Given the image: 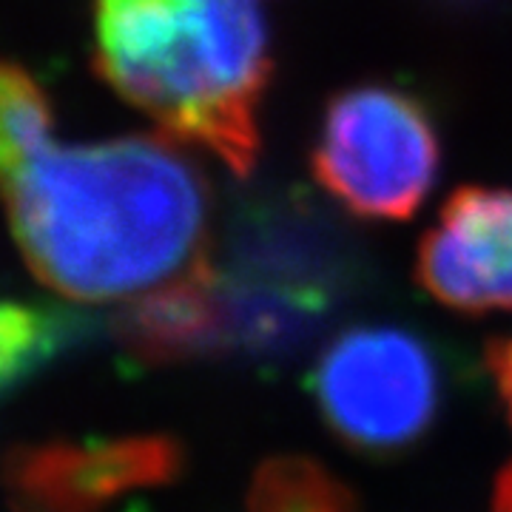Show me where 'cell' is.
Returning <instances> with one entry per match:
<instances>
[{"label":"cell","instance_id":"6da1fadb","mask_svg":"<svg viewBox=\"0 0 512 512\" xmlns=\"http://www.w3.org/2000/svg\"><path fill=\"white\" fill-rule=\"evenodd\" d=\"M0 194L32 274L77 302L128 308L217 265L211 188L160 137L49 140Z\"/></svg>","mask_w":512,"mask_h":512},{"label":"cell","instance_id":"3957f363","mask_svg":"<svg viewBox=\"0 0 512 512\" xmlns=\"http://www.w3.org/2000/svg\"><path fill=\"white\" fill-rule=\"evenodd\" d=\"M311 160L316 180L356 217L407 220L439 177L441 146L419 97L365 83L330 100Z\"/></svg>","mask_w":512,"mask_h":512},{"label":"cell","instance_id":"9c48e42d","mask_svg":"<svg viewBox=\"0 0 512 512\" xmlns=\"http://www.w3.org/2000/svg\"><path fill=\"white\" fill-rule=\"evenodd\" d=\"M495 512H512V467L498 478L495 487Z\"/></svg>","mask_w":512,"mask_h":512},{"label":"cell","instance_id":"8992f818","mask_svg":"<svg viewBox=\"0 0 512 512\" xmlns=\"http://www.w3.org/2000/svg\"><path fill=\"white\" fill-rule=\"evenodd\" d=\"M52 103L32 74L0 60V185L52 140Z\"/></svg>","mask_w":512,"mask_h":512},{"label":"cell","instance_id":"52a82bcc","mask_svg":"<svg viewBox=\"0 0 512 512\" xmlns=\"http://www.w3.org/2000/svg\"><path fill=\"white\" fill-rule=\"evenodd\" d=\"M251 512H356V507L353 495L319 464L282 458L259 470Z\"/></svg>","mask_w":512,"mask_h":512},{"label":"cell","instance_id":"5b68a950","mask_svg":"<svg viewBox=\"0 0 512 512\" xmlns=\"http://www.w3.org/2000/svg\"><path fill=\"white\" fill-rule=\"evenodd\" d=\"M419 279L456 311H512V188L456 191L421 239Z\"/></svg>","mask_w":512,"mask_h":512},{"label":"cell","instance_id":"7a4b0ae2","mask_svg":"<svg viewBox=\"0 0 512 512\" xmlns=\"http://www.w3.org/2000/svg\"><path fill=\"white\" fill-rule=\"evenodd\" d=\"M94 60L134 109L234 174L259 154L271 37L259 0H94Z\"/></svg>","mask_w":512,"mask_h":512},{"label":"cell","instance_id":"277c9868","mask_svg":"<svg viewBox=\"0 0 512 512\" xmlns=\"http://www.w3.org/2000/svg\"><path fill=\"white\" fill-rule=\"evenodd\" d=\"M311 387L342 439L365 450H399L436 419L441 370L413 330L365 325L330 342L313 367Z\"/></svg>","mask_w":512,"mask_h":512},{"label":"cell","instance_id":"ba28073f","mask_svg":"<svg viewBox=\"0 0 512 512\" xmlns=\"http://www.w3.org/2000/svg\"><path fill=\"white\" fill-rule=\"evenodd\" d=\"M490 367H493L495 384L501 390V399L507 404L512 419V339H498L490 348Z\"/></svg>","mask_w":512,"mask_h":512}]
</instances>
